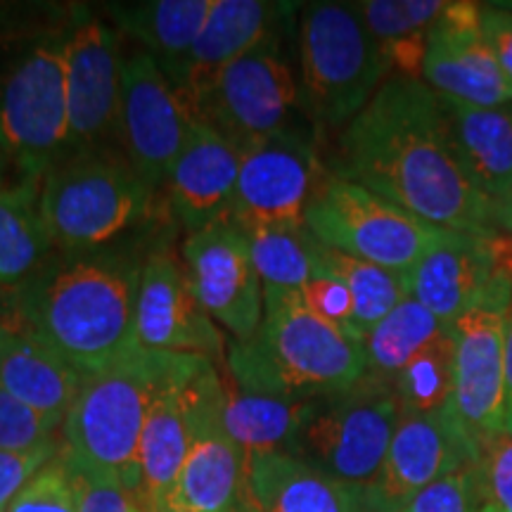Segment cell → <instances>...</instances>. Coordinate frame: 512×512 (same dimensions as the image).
Returning <instances> with one entry per match:
<instances>
[{"mask_svg": "<svg viewBox=\"0 0 512 512\" xmlns=\"http://www.w3.org/2000/svg\"><path fill=\"white\" fill-rule=\"evenodd\" d=\"M328 171L432 226L498 235L489 200L458 162L439 95L422 79L389 76L339 131Z\"/></svg>", "mask_w": 512, "mask_h": 512, "instance_id": "obj_1", "label": "cell"}, {"mask_svg": "<svg viewBox=\"0 0 512 512\" xmlns=\"http://www.w3.org/2000/svg\"><path fill=\"white\" fill-rule=\"evenodd\" d=\"M328 166L313 128L290 124L240 152L230 221L245 230L304 228L306 209Z\"/></svg>", "mask_w": 512, "mask_h": 512, "instance_id": "obj_11", "label": "cell"}, {"mask_svg": "<svg viewBox=\"0 0 512 512\" xmlns=\"http://www.w3.org/2000/svg\"><path fill=\"white\" fill-rule=\"evenodd\" d=\"M439 100L465 176L494 204L512 183V105L484 107L444 95Z\"/></svg>", "mask_w": 512, "mask_h": 512, "instance_id": "obj_26", "label": "cell"}, {"mask_svg": "<svg viewBox=\"0 0 512 512\" xmlns=\"http://www.w3.org/2000/svg\"><path fill=\"white\" fill-rule=\"evenodd\" d=\"M197 119L155 57L145 50L124 57L117 131L128 164L155 192L169 181Z\"/></svg>", "mask_w": 512, "mask_h": 512, "instance_id": "obj_12", "label": "cell"}, {"mask_svg": "<svg viewBox=\"0 0 512 512\" xmlns=\"http://www.w3.org/2000/svg\"><path fill=\"white\" fill-rule=\"evenodd\" d=\"M482 465H463L415 494L399 512H482Z\"/></svg>", "mask_w": 512, "mask_h": 512, "instance_id": "obj_35", "label": "cell"}, {"mask_svg": "<svg viewBox=\"0 0 512 512\" xmlns=\"http://www.w3.org/2000/svg\"><path fill=\"white\" fill-rule=\"evenodd\" d=\"M238 176V147L230 145L207 121L197 119L188 145L164 185L174 219L188 233L230 221Z\"/></svg>", "mask_w": 512, "mask_h": 512, "instance_id": "obj_22", "label": "cell"}, {"mask_svg": "<svg viewBox=\"0 0 512 512\" xmlns=\"http://www.w3.org/2000/svg\"><path fill=\"white\" fill-rule=\"evenodd\" d=\"M503 437H512V311L505 339V401H503Z\"/></svg>", "mask_w": 512, "mask_h": 512, "instance_id": "obj_43", "label": "cell"}, {"mask_svg": "<svg viewBox=\"0 0 512 512\" xmlns=\"http://www.w3.org/2000/svg\"><path fill=\"white\" fill-rule=\"evenodd\" d=\"M512 311V266L496 275L453 328V394L446 411L479 460L503 437L505 339Z\"/></svg>", "mask_w": 512, "mask_h": 512, "instance_id": "obj_8", "label": "cell"}, {"mask_svg": "<svg viewBox=\"0 0 512 512\" xmlns=\"http://www.w3.org/2000/svg\"><path fill=\"white\" fill-rule=\"evenodd\" d=\"M60 441L24 448V451H0V512L8 510L19 491L46 467L50 460L60 456Z\"/></svg>", "mask_w": 512, "mask_h": 512, "instance_id": "obj_38", "label": "cell"}, {"mask_svg": "<svg viewBox=\"0 0 512 512\" xmlns=\"http://www.w3.org/2000/svg\"><path fill=\"white\" fill-rule=\"evenodd\" d=\"M356 8L392 74L422 79L427 36L446 10L444 0H363Z\"/></svg>", "mask_w": 512, "mask_h": 512, "instance_id": "obj_30", "label": "cell"}, {"mask_svg": "<svg viewBox=\"0 0 512 512\" xmlns=\"http://www.w3.org/2000/svg\"><path fill=\"white\" fill-rule=\"evenodd\" d=\"M463 465L482 460L463 439L451 415L401 411L382 472L363 503L377 512H399L422 489Z\"/></svg>", "mask_w": 512, "mask_h": 512, "instance_id": "obj_19", "label": "cell"}, {"mask_svg": "<svg viewBox=\"0 0 512 512\" xmlns=\"http://www.w3.org/2000/svg\"><path fill=\"white\" fill-rule=\"evenodd\" d=\"M74 475L76 489H79V512H145L136 494L121 484L110 482V479L79 475V472H74Z\"/></svg>", "mask_w": 512, "mask_h": 512, "instance_id": "obj_41", "label": "cell"}, {"mask_svg": "<svg viewBox=\"0 0 512 512\" xmlns=\"http://www.w3.org/2000/svg\"><path fill=\"white\" fill-rule=\"evenodd\" d=\"M392 76L356 3H311L299 24V91L313 131L349 124Z\"/></svg>", "mask_w": 512, "mask_h": 512, "instance_id": "obj_6", "label": "cell"}, {"mask_svg": "<svg viewBox=\"0 0 512 512\" xmlns=\"http://www.w3.org/2000/svg\"><path fill=\"white\" fill-rule=\"evenodd\" d=\"M41 216V181L19 178L0 185V287H19L53 254Z\"/></svg>", "mask_w": 512, "mask_h": 512, "instance_id": "obj_29", "label": "cell"}, {"mask_svg": "<svg viewBox=\"0 0 512 512\" xmlns=\"http://www.w3.org/2000/svg\"><path fill=\"white\" fill-rule=\"evenodd\" d=\"M363 512H377V510H373V508H368L366 503H363Z\"/></svg>", "mask_w": 512, "mask_h": 512, "instance_id": "obj_48", "label": "cell"}, {"mask_svg": "<svg viewBox=\"0 0 512 512\" xmlns=\"http://www.w3.org/2000/svg\"><path fill=\"white\" fill-rule=\"evenodd\" d=\"M401 411L441 413L453 394V328L415 354L394 382Z\"/></svg>", "mask_w": 512, "mask_h": 512, "instance_id": "obj_34", "label": "cell"}, {"mask_svg": "<svg viewBox=\"0 0 512 512\" xmlns=\"http://www.w3.org/2000/svg\"><path fill=\"white\" fill-rule=\"evenodd\" d=\"M138 347L226 363V337L192 292L183 259L162 245L143 261L136 302Z\"/></svg>", "mask_w": 512, "mask_h": 512, "instance_id": "obj_16", "label": "cell"}, {"mask_svg": "<svg viewBox=\"0 0 512 512\" xmlns=\"http://www.w3.org/2000/svg\"><path fill=\"white\" fill-rule=\"evenodd\" d=\"M121 34L98 17H86L64 36V81L69 105L67 152L105 147L119 126ZM64 152V155H67Z\"/></svg>", "mask_w": 512, "mask_h": 512, "instance_id": "obj_17", "label": "cell"}, {"mask_svg": "<svg viewBox=\"0 0 512 512\" xmlns=\"http://www.w3.org/2000/svg\"><path fill=\"white\" fill-rule=\"evenodd\" d=\"M219 392V366L207 363L188 384V456L174 491L162 508L181 512H235L242 503L247 458L223 430Z\"/></svg>", "mask_w": 512, "mask_h": 512, "instance_id": "obj_14", "label": "cell"}, {"mask_svg": "<svg viewBox=\"0 0 512 512\" xmlns=\"http://www.w3.org/2000/svg\"><path fill=\"white\" fill-rule=\"evenodd\" d=\"M157 192L110 147L67 152L41 181V216L62 254L95 252L150 219Z\"/></svg>", "mask_w": 512, "mask_h": 512, "instance_id": "obj_5", "label": "cell"}, {"mask_svg": "<svg viewBox=\"0 0 512 512\" xmlns=\"http://www.w3.org/2000/svg\"><path fill=\"white\" fill-rule=\"evenodd\" d=\"M5 512H79L76 475L62 453L19 491Z\"/></svg>", "mask_w": 512, "mask_h": 512, "instance_id": "obj_36", "label": "cell"}, {"mask_svg": "<svg viewBox=\"0 0 512 512\" xmlns=\"http://www.w3.org/2000/svg\"><path fill=\"white\" fill-rule=\"evenodd\" d=\"M81 382L79 370L29 330L10 302L0 304V387L5 392L62 425Z\"/></svg>", "mask_w": 512, "mask_h": 512, "instance_id": "obj_23", "label": "cell"}, {"mask_svg": "<svg viewBox=\"0 0 512 512\" xmlns=\"http://www.w3.org/2000/svg\"><path fill=\"white\" fill-rule=\"evenodd\" d=\"M482 31L494 50L505 81L512 86V8L508 5H482Z\"/></svg>", "mask_w": 512, "mask_h": 512, "instance_id": "obj_42", "label": "cell"}, {"mask_svg": "<svg viewBox=\"0 0 512 512\" xmlns=\"http://www.w3.org/2000/svg\"><path fill=\"white\" fill-rule=\"evenodd\" d=\"M245 501L256 512H363V494L292 456L247 458Z\"/></svg>", "mask_w": 512, "mask_h": 512, "instance_id": "obj_25", "label": "cell"}, {"mask_svg": "<svg viewBox=\"0 0 512 512\" xmlns=\"http://www.w3.org/2000/svg\"><path fill=\"white\" fill-rule=\"evenodd\" d=\"M209 358L190 356L185 366L159 389L147 413L138 446V501L143 508H162L174 491L176 479L188 456L190 415L188 384Z\"/></svg>", "mask_w": 512, "mask_h": 512, "instance_id": "obj_24", "label": "cell"}, {"mask_svg": "<svg viewBox=\"0 0 512 512\" xmlns=\"http://www.w3.org/2000/svg\"><path fill=\"white\" fill-rule=\"evenodd\" d=\"M264 287L299 292L316 275L313 235L304 228H259L247 233Z\"/></svg>", "mask_w": 512, "mask_h": 512, "instance_id": "obj_33", "label": "cell"}, {"mask_svg": "<svg viewBox=\"0 0 512 512\" xmlns=\"http://www.w3.org/2000/svg\"><path fill=\"white\" fill-rule=\"evenodd\" d=\"M60 422L24 406L0 387V451H24L53 441Z\"/></svg>", "mask_w": 512, "mask_h": 512, "instance_id": "obj_37", "label": "cell"}, {"mask_svg": "<svg viewBox=\"0 0 512 512\" xmlns=\"http://www.w3.org/2000/svg\"><path fill=\"white\" fill-rule=\"evenodd\" d=\"M214 5L216 0H138L110 3L107 15L119 34L131 36L169 72L190 53Z\"/></svg>", "mask_w": 512, "mask_h": 512, "instance_id": "obj_28", "label": "cell"}, {"mask_svg": "<svg viewBox=\"0 0 512 512\" xmlns=\"http://www.w3.org/2000/svg\"><path fill=\"white\" fill-rule=\"evenodd\" d=\"M140 268L131 256L102 249L50 256L41 271L12 290L10 306L29 330L88 377L138 347Z\"/></svg>", "mask_w": 512, "mask_h": 512, "instance_id": "obj_2", "label": "cell"}, {"mask_svg": "<svg viewBox=\"0 0 512 512\" xmlns=\"http://www.w3.org/2000/svg\"><path fill=\"white\" fill-rule=\"evenodd\" d=\"M451 325L422 306L418 299L406 297L396 309L366 332V375L392 384L408 361Z\"/></svg>", "mask_w": 512, "mask_h": 512, "instance_id": "obj_32", "label": "cell"}, {"mask_svg": "<svg viewBox=\"0 0 512 512\" xmlns=\"http://www.w3.org/2000/svg\"><path fill=\"white\" fill-rule=\"evenodd\" d=\"M188 358L133 347L107 368L83 377L62 422L60 453L72 470L138 494V446L147 413L159 389Z\"/></svg>", "mask_w": 512, "mask_h": 512, "instance_id": "obj_4", "label": "cell"}, {"mask_svg": "<svg viewBox=\"0 0 512 512\" xmlns=\"http://www.w3.org/2000/svg\"><path fill=\"white\" fill-rule=\"evenodd\" d=\"M235 512H256V510L252 508V505H249V503L245 501V498H242V503L238 505V510H235Z\"/></svg>", "mask_w": 512, "mask_h": 512, "instance_id": "obj_45", "label": "cell"}, {"mask_svg": "<svg viewBox=\"0 0 512 512\" xmlns=\"http://www.w3.org/2000/svg\"><path fill=\"white\" fill-rule=\"evenodd\" d=\"M219 415L223 430L240 446L245 458L264 453H290L313 399H290L242 387L219 368Z\"/></svg>", "mask_w": 512, "mask_h": 512, "instance_id": "obj_27", "label": "cell"}, {"mask_svg": "<svg viewBox=\"0 0 512 512\" xmlns=\"http://www.w3.org/2000/svg\"><path fill=\"white\" fill-rule=\"evenodd\" d=\"M313 254H316V268L335 275L347 285L354 299V323L356 330L366 339V332L375 328L384 316H389L403 299L411 297V283L406 273L389 271L370 261L356 259L337 249L325 247L323 242L313 238Z\"/></svg>", "mask_w": 512, "mask_h": 512, "instance_id": "obj_31", "label": "cell"}, {"mask_svg": "<svg viewBox=\"0 0 512 512\" xmlns=\"http://www.w3.org/2000/svg\"><path fill=\"white\" fill-rule=\"evenodd\" d=\"M401 418L392 384L363 375L344 392L313 399L292 456L368 494L380 477Z\"/></svg>", "mask_w": 512, "mask_h": 512, "instance_id": "obj_7", "label": "cell"}, {"mask_svg": "<svg viewBox=\"0 0 512 512\" xmlns=\"http://www.w3.org/2000/svg\"><path fill=\"white\" fill-rule=\"evenodd\" d=\"M299 294H302L306 306L313 313H318L320 318L330 320V323L339 325V328L363 337L354 323V299H351L347 285L342 280H337L335 275L316 268V275L299 290Z\"/></svg>", "mask_w": 512, "mask_h": 512, "instance_id": "obj_39", "label": "cell"}, {"mask_svg": "<svg viewBox=\"0 0 512 512\" xmlns=\"http://www.w3.org/2000/svg\"><path fill=\"white\" fill-rule=\"evenodd\" d=\"M508 249H512V238H510V245H508Z\"/></svg>", "mask_w": 512, "mask_h": 512, "instance_id": "obj_50", "label": "cell"}, {"mask_svg": "<svg viewBox=\"0 0 512 512\" xmlns=\"http://www.w3.org/2000/svg\"><path fill=\"white\" fill-rule=\"evenodd\" d=\"M221 368L256 392L320 399L366 375V342L313 313L299 292L264 287V323L249 342L228 344Z\"/></svg>", "mask_w": 512, "mask_h": 512, "instance_id": "obj_3", "label": "cell"}, {"mask_svg": "<svg viewBox=\"0 0 512 512\" xmlns=\"http://www.w3.org/2000/svg\"><path fill=\"white\" fill-rule=\"evenodd\" d=\"M479 15L482 3H446L427 36L422 81L444 98L484 107L512 105V86L498 67Z\"/></svg>", "mask_w": 512, "mask_h": 512, "instance_id": "obj_18", "label": "cell"}, {"mask_svg": "<svg viewBox=\"0 0 512 512\" xmlns=\"http://www.w3.org/2000/svg\"><path fill=\"white\" fill-rule=\"evenodd\" d=\"M181 256L192 292L207 316L235 342L254 339L264 323V283L245 230L223 221L188 233Z\"/></svg>", "mask_w": 512, "mask_h": 512, "instance_id": "obj_15", "label": "cell"}, {"mask_svg": "<svg viewBox=\"0 0 512 512\" xmlns=\"http://www.w3.org/2000/svg\"><path fill=\"white\" fill-rule=\"evenodd\" d=\"M5 159H3V155H0V185H3V181H5Z\"/></svg>", "mask_w": 512, "mask_h": 512, "instance_id": "obj_46", "label": "cell"}, {"mask_svg": "<svg viewBox=\"0 0 512 512\" xmlns=\"http://www.w3.org/2000/svg\"><path fill=\"white\" fill-rule=\"evenodd\" d=\"M287 8L290 5L264 0H216L190 53L164 74L197 112L228 67L275 36V19L285 15Z\"/></svg>", "mask_w": 512, "mask_h": 512, "instance_id": "obj_21", "label": "cell"}, {"mask_svg": "<svg viewBox=\"0 0 512 512\" xmlns=\"http://www.w3.org/2000/svg\"><path fill=\"white\" fill-rule=\"evenodd\" d=\"M64 36L46 38L0 81V155L19 178L43 181L67 152Z\"/></svg>", "mask_w": 512, "mask_h": 512, "instance_id": "obj_10", "label": "cell"}, {"mask_svg": "<svg viewBox=\"0 0 512 512\" xmlns=\"http://www.w3.org/2000/svg\"><path fill=\"white\" fill-rule=\"evenodd\" d=\"M491 223L498 235H512V183L498 200L491 204Z\"/></svg>", "mask_w": 512, "mask_h": 512, "instance_id": "obj_44", "label": "cell"}, {"mask_svg": "<svg viewBox=\"0 0 512 512\" xmlns=\"http://www.w3.org/2000/svg\"><path fill=\"white\" fill-rule=\"evenodd\" d=\"M145 512H181V510H174V508H152V510H147L145 508Z\"/></svg>", "mask_w": 512, "mask_h": 512, "instance_id": "obj_47", "label": "cell"}, {"mask_svg": "<svg viewBox=\"0 0 512 512\" xmlns=\"http://www.w3.org/2000/svg\"><path fill=\"white\" fill-rule=\"evenodd\" d=\"M304 226L325 247L406 275L451 233L330 171L306 209Z\"/></svg>", "mask_w": 512, "mask_h": 512, "instance_id": "obj_9", "label": "cell"}, {"mask_svg": "<svg viewBox=\"0 0 512 512\" xmlns=\"http://www.w3.org/2000/svg\"><path fill=\"white\" fill-rule=\"evenodd\" d=\"M510 264L501 235L451 230L408 273L411 297L444 325H453L489 290L496 275Z\"/></svg>", "mask_w": 512, "mask_h": 512, "instance_id": "obj_20", "label": "cell"}, {"mask_svg": "<svg viewBox=\"0 0 512 512\" xmlns=\"http://www.w3.org/2000/svg\"><path fill=\"white\" fill-rule=\"evenodd\" d=\"M479 470H482L486 508L512 512V437H501L491 444Z\"/></svg>", "mask_w": 512, "mask_h": 512, "instance_id": "obj_40", "label": "cell"}, {"mask_svg": "<svg viewBox=\"0 0 512 512\" xmlns=\"http://www.w3.org/2000/svg\"><path fill=\"white\" fill-rule=\"evenodd\" d=\"M482 512H494V510H491V508H484V510H482Z\"/></svg>", "mask_w": 512, "mask_h": 512, "instance_id": "obj_49", "label": "cell"}, {"mask_svg": "<svg viewBox=\"0 0 512 512\" xmlns=\"http://www.w3.org/2000/svg\"><path fill=\"white\" fill-rule=\"evenodd\" d=\"M297 110L299 79L273 36L223 72L197 107V117L242 152L294 124Z\"/></svg>", "mask_w": 512, "mask_h": 512, "instance_id": "obj_13", "label": "cell"}]
</instances>
